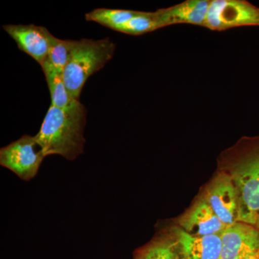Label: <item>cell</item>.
I'll use <instances>...</instances> for the list:
<instances>
[{"label":"cell","mask_w":259,"mask_h":259,"mask_svg":"<svg viewBox=\"0 0 259 259\" xmlns=\"http://www.w3.org/2000/svg\"><path fill=\"white\" fill-rule=\"evenodd\" d=\"M137 259H183L177 242L159 240L141 250Z\"/></svg>","instance_id":"obj_15"},{"label":"cell","mask_w":259,"mask_h":259,"mask_svg":"<svg viewBox=\"0 0 259 259\" xmlns=\"http://www.w3.org/2000/svg\"><path fill=\"white\" fill-rule=\"evenodd\" d=\"M204 199L226 226L238 222V199L229 175L220 174L207 187Z\"/></svg>","instance_id":"obj_6"},{"label":"cell","mask_w":259,"mask_h":259,"mask_svg":"<svg viewBox=\"0 0 259 259\" xmlns=\"http://www.w3.org/2000/svg\"><path fill=\"white\" fill-rule=\"evenodd\" d=\"M221 259H243L259 251V230L246 223L227 226L221 234Z\"/></svg>","instance_id":"obj_7"},{"label":"cell","mask_w":259,"mask_h":259,"mask_svg":"<svg viewBox=\"0 0 259 259\" xmlns=\"http://www.w3.org/2000/svg\"><path fill=\"white\" fill-rule=\"evenodd\" d=\"M159 28V24L155 12H139V14L122 27L120 32L129 35H138L153 32Z\"/></svg>","instance_id":"obj_16"},{"label":"cell","mask_w":259,"mask_h":259,"mask_svg":"<svg viewBox=\"0 0 259 259\" xmlns=\"http://www.w3.org/2000/svg\"><path fill=\"white\" fill-rule=\"evenodd\" d=\"M259 8L245 0H210L204 28L217 31L258 26Z\"/></svg>","instance_id":"obj_5"},{"label":"cell","mask_w":259,"mask_h":259,"mask_svg":"<svg viewBox=\"0 0 259 259\" xmlns=\"http://www.w3.org/2000/svg\"><path fill=\"white\" fill-rule=\"evenodd\" d=\"M139 13V11L134 10L98 8L86 14L85 18L88 21L96 22L107 28L120 32L122 27Z\"/></svg>","instance_id":"obj_13"},{"label":"cell","mask_w":259,"mask_h":259,"mask_svg":"<svg viewBox=\"0 0 259 259\" xmlns=\"http://www.w3.org/2000/svg\"><path fill=\"white\" fill-rule=\"evenodd\" d=\"M74 41L72 40H61L51 34L50 50L47 61L60 74H63L69 61Z\"/></svg>","instance_id":"obj_14"},{"label":"cell","mask_w":259,"mask_h":259,"mask_svg":"<svg viewBox=\"0 0 259 259\" xmlns=\"http://www.w3.org/2000/svg\"><path fill=\"white\" fill-rule=\"evenodd\" d=\"M175 235L183 259H221V234L192 236L177 229Z\"/></svg>","instance_id":"obj_11"},{"label":"cell","mask_w":259,"mask_h":259,"mask_svg":"<svg viewBox=\"0 0 259 259\" xmlns=\"http://www.w3.org/2000/svg\"><path fill=\"white\" fill-rule=\"evenodd\" d=\"M3 29L16 42L20 50L26 53L42 66L49 56L51 32L34 25H7Z\"/></svg>","instance_id":"obj_8"},{"label":"cell","mask_w":259,"mask_h":259,"mask_svg":"<svg viewBox=\"0 0 259 259\" xmlns=\"http://www.w3.org/2000/svg\"><path fill=\"white\" fill-rule=\"evenodd\" d=\"M46 157L35 136L28 135L0 150V165L26 182L36 176Z\"/></svg>","instance_id":"obj_4"},{"label":"cell","mask_w":259,"mask_h":259,"mask_svg":"<svg viewBox=\"0 0 259 259\" xmlns=\"http://www.w3.org/2000/svg\"><path fill=\"white\" fill-rule=\"evenodd\" d=\"M243 259H259V251L257 252L255 254L250 255V256L247 257Z\"/></svg>","instance_id":"obj_17"},{"label":"cell","mask_w":259,"mask_h":259,"mask_svg":"<svg viewBox=\"0 0 259 259\" xmlns=\"http://www.w3.org/2000/svg\"><path fill=\"white\" fill-rule=\"evenodd\" d=\"M41 67L50 91L51 105L64 110H72L77 107L81 102L79 100H74L70 95L65 84L63 74L58 72L47 61Z\"/></svg>","instance_id":"obj_12"},{"label":"cell","mask_w":259,"mask_h":259,"mask_svg":"<svg viewBox=\"0 0 259 259\" xmlns=\"http://www.w3.org/2000/svg\"><path fill=\"white\" fill-rule=\"evenodd\" d=\"M229 175L238 199V222L259 230V151L238 160Z\"/></svg>","instance_id":"obj_3"},{"label":"cell","mask_w":259,"mask_h":259,"mask_svg":"<svg viewBox=\"0 0 259 259\" xmlns=\"http://www.w3.org/2000/svg\"><path fill=\"white\" fill-rule=\"evenodd\" d=\"M115 45L110 38L74 40L63 78L73 99L79 100L87 80L111 60Z\"/></svg>","instance_id":"obj_2"},{"label":"cell","mask_w":259,"mask_h":259,"mask_svg":"<svg viewBox=\"0 0 259 259\" xmlns=\"http://www.w3.org/2000/svg\"><path fill=\"white\" fill-rule=\"evenodd\" d=\"M180 224L182 231L192 236L222 234L227 228L204 199L182 218Z\"/></svg>","instance_id":"obj_10"},{"label":"cell","mask_w":259,"mask_h":259,"mask_svg":"<svg viewBox=\"0 0 259 259\" xmlns=\"http://www.w3.org/2000/svg\"><path fill=\"white\" fill-rule=\"evenodd\" d=\"M86 115L81 103L70 110L51 105L40 131L35 136L46 156L59 155L73 161L82 154Z\"/></svg>","instance_id":"obj_1"},{"label":"cell","mask_w":259,"mask_h":259,"mask_svg":"<svg viewBox=\"0 0 259 259\" xmlns=\"http://www.w3.org/2000/svg\"><path fill=\"white\" fill-rule=\"evenodd\" d=\"M210 0H187L155 12L160 28L175 24H191L204 27Z\"/></svg>","instance_id":"obj_9"}]
</instances>
